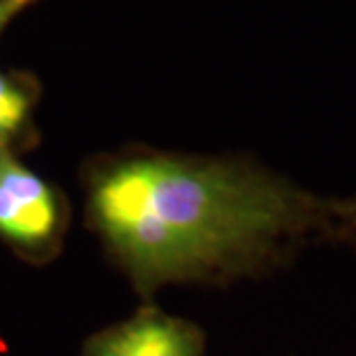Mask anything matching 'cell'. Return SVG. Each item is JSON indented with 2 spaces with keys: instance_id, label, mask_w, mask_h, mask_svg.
<instances>
[{
  "instance_id": "6",
  "label": "cell",
  "mask_w": 356,
  "mask_h": 356,
  "mask_svg": "<svg viewBox=\"0 0 356 356\" xmlns=\"http://www.w3.org/2000/svg\"><path fill=\"white\" fill-rule=\"evenodd\" d=\"M42 0H0V37L19 17H24L28 10L40 5Z\"/></svg>"
},
{
  "instance_id": "5",
  "label": "cell",
  "mask_w": 356,
  "mask_h": 356,
  "mask_svg": "<svg viewBox=\"0 0 356 356\" xmlns=\"http://www.w3.org/2000/svg\"><path fill=\"white\" fill-rule=\"evenodd\" d=\"M333 241L356 246V193L333 198Z\"/></svg>"
},
{
  "instance_id": "4",
  "label": "cell",
  "mask_w": 356,
  "mask_h": 356,
  "mask_svg": "<svg viewBox=\"0 0 356 356\" xmlns=\"http://www.w3.org/2000/svg\"><path fill=\"white\" fill-rule=\"evenodd\" d=\"M42 102V83L33 72L0 67V149L24 156L40 147L37 106Z\"/></svg>"
},
{
  "instance_id": "3",
  "label": "cell",
  "mask_w": 356,
  "mask_h": 356,
  "mask_svg": "<svg viewBox=\"0 0 356 356\" xmlns=\"http://www.w3.org/2000/svg\"><path fill=\"white\" fill-rule=\"evenodd\" d=\"M81 356H207V338L195 322L147 301L131 317L88 336Z\"/></svg>"
},
{
  "instance_id": "2",
  "label": "cell",
  "mask_w": 356,
  "mask_h": 356,
  "mask_svg": "<svg viewBox=\"0 0 356 356\" xmlns=\"http://www.w3.org/2000/svg\"><path fill=\"white\" fill-rule=\"evenodd\" d=\"M72 223L65 191L24 161L0 149V244L30 267L56 262Z\"/></svg>"
},
{
  "instance_id": "1",
  "label": "cell",
  "mask_w": 356,
  "mask_h": 356,
  "mask_svg": "<svg viewBox=\"0 0 356 356\" xmlns=\"http://www.w3.org/2000/svg\"><path fill=\"white\" fill-rule=\"evenodd\" d=\"M86 228L143 304L168 285H230L333 241V198L248 154L124 145L81 163Z\"/></svg>"
}]
</instances>
